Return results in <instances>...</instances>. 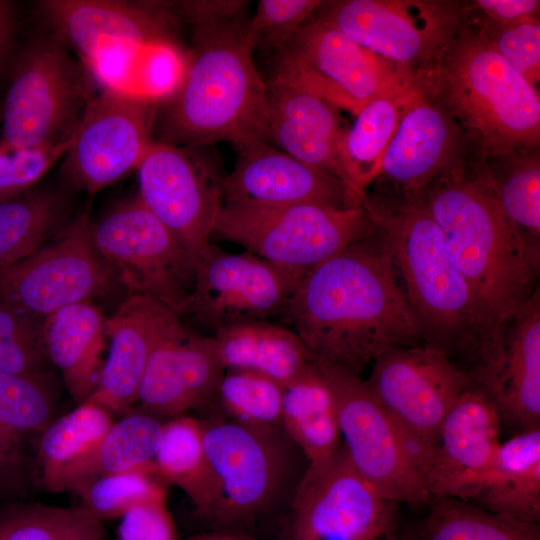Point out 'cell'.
Here are the masks:
<instances>
[{
  "mask_svg": "<svg viewBox=\"0 0 540 540\" xmlns=\"http://www.w3.org/2000/svg\"><path fill=\"white\" fill-rule=\"evenodd\" d=\"M235 149V166L221 182L222 203L262 207L315 203L341 209L362 206L364 195L349 184L267 142H250Z\"/></svg>",
  "mask_w": 540,
  "mask_h": 540,
  "instance_id": "cell-21",
  "label": "cell"
},
{
  "mask_svg": "<svg viewBox=\"0 0 540 540\" xmlns=\"http://www.w3.org/2000/svg\"><path fill=\"white\" fill-rule=\"evenodd\" d=\"M244 16L192 25L186 74L158 104L154 141L179 147L267 142L266 80L257 70Z\"/></svg>",
  "mask_w": 540,
  "mask_h": 540,
  "instance_id": "cell-3",
  "label": "cell"
},
{
  "mask_svg": "<svg viewBox=\"0 0 540 540\" xmlns=\"http://www.w3.org/2000/svg\"><path fill=\"white\" fill-rule=\"evenodd\" d=\"M58 384L51 372H0V486L14 482L24 466V444L56 419Z\"/></svg>",
  "mask_w": 540,
  "mask_h": 540,
  "instance_id": "cell-31",
  "label": "cell"
},
{
  "mask_svg": "<svg viewBox=\"0 0 540 540\" xmlns=\"http://www.w3.org/2000/svg\"><path fill=\"white\" fill-rule=\"evenodd\" d=\"M468 502L517 521H540V428L501 443Z\"/></svg>",
  "mask_w": 540,
  "mask_h": 540,
  "instance_id": "cell-28",
  "label": "cell"
},
{
  "mask_svg": "<svg viewBox=\"0 0 540 540\" xmlns=\"http://www.w3.org/2000/svg\"><path fill=\"white\" fill-rule=\"evenodd\" d=\"M417 195L473 293L481 327L478 345L536 291L539 256L504 215L481 172L466 174L455 165Z\"/></svg>",
  "mask_w": 540,
  "mask_h": 540,
  "instance_id": "cell-2",
  "label": "cell"
},
{
  "mask_svg": "<svg viewBox=\"0 0 540 540\" xmlns=\"http://www.w3.org/2000/svg\"><path fill=\"white\" fill-rule=\"evenodd\" d=\"M187 64L188 51L176 40L155 43L138 58L134 90L160 103L179 87Z\"/></svg>",
  "mask_w": 540,
  "mask_h": 540,
  "instance_id": "cell-45",
  "label": "cell"
},
{
  "mask_svg": "<svg viewBox=\"0 0 540 540\" xmlns=\"http://www.w3.org/2000/svg\"><path fill=\"white\" fill-rule=\"evenodd\" d=\"M99 89L54 36L32 42L9 84L0 145L34 147L69 140Z\"/></svg>",
  "mask_w": 540,
  "mask_h": 540,
  "instance_id": "cell-8",
  "label": "cell"
},
{
  "mask_svg": "<svg viewBox=\"0 0 540 540\" xmlns=\"http://www.w3.org/2000/svg\"><path fill=\"white\" fill-rule=\"evenodd\" d=\"M16 27V11L11 1L0 0V73L8 58Z\"/></svg>",
  "mask_w": 540,
  "mask_h": 540,
  "instance_id": "cell-51",
  "label": "cell"
},
{
  "mask_svg": "<svg viewBox=\"0 0 540 540\" xmlns=\"http://www.w3.org/2000/svg\"><path fill=\"white\" fill-rule=\"evenodd\" d=\"M140 54L109 52L79 61L99 90L114 88L135 91V73Z\"/></svg>",
  "mask_w": 540,
  "mask_h": 540,
  "instance_id": "cell-48",
  "label": "cell"
},
{
  "mask_svg": "<svg viewBox=\"0 0 540 540\" xmlns=\"http://www.w3.org/2000/svg\"><path fill=\"white\" fill-rule=\"evenodd\" d=\"M362 205L387 241L424 344L447 354L474 351L481 335L475 298L418 195L364 194Z\"/></svg>",
  "mask_w": 540,
  "mask_h": 540,
  "instance_id": "cell-4",
  "label": "cell"
},
{
  "mask_svg": "<svg viewBox=\"0 0 540 540\" xmlns=\"http://www.w3.org/2000/svg\"><path fill=\"white\" fill-rule=\"evenodd\" d=\"M319 0H260L248 22V36L254 49L275 53L286 45L311 19Z\"/></svg>",
  "mask_w": 540,
  "mask_h": 540,
  "instance_id": "cell-43",
  "label": "cell"
},
{
  "mask_svg": "<svg viewBox=\"0 0 540 540\" xmlns=\"http://www.w3.org/2000/svg\"><path fill=\"white\" fill-rule=\"evenodd\" d=\"M62 540H104V530L101 522L87 513Z\"/></svg>",
  "mask_w": 540,
  "mask_h": 540,
  "instance_id": "cell-52",
  "label": "cell"
},
{
  "mask_svg": "<svg viewBox=\"0 0 540 540\" xmlns=\"http://www.w3.org/2000/svg\"><path fill=\"white\" fill-rule=\"evenodd\" d=\"M442 84L449 114L476 140L484 156L537 148L540 99L482 32H461L445 53Z\"/></svg>",
  "mask_w": 540,
  "mask_h": 540,
  "instance_id": "cell-5",
  "label": "cell"
},
{
  "mask_svg": "<svg viewBox=\"0 0 540 540\" xmlns=\"http://www.w3.org/2000/svg\"><path fill=\"white\" fill-rule=\"evenodd\" d=\"M42 324L43 320L0 305V372L15 375L50 372Z\"/></svg>",
  "mask_w": 540,
  "mask_h": 540,
  "instance_id": "cell-41",
  "label": "cell"
},
{
  "mask_svg": "<svg viewBox=\"0 0 540 540\" xmlns=\"http://www.w3.org/2000/svg\"><path fill=\"white\" fill-rule=\"evenodd\" d=\"M305 273L250 252L231 254L211 245L197 264L186 314L215 332L242 322L266 321L284 311Z\"/></svg>",
  "mask_w": 540,
  "mask_h": 540,
  "instance_id": "cell-16",
  "label": "cell"
},
{
  "mask_svg": "<svg viewBox=\"0 0 540 540\" xmlns=\"http://www.w3.org/2000/svg\"><path fill=\"white\" fill-rule=\"evenodd\" d=\"M497 33L482 31L494 50L531 85L540 79V23L538 18L510 26Z\"/></svg>",
  "mask_w": 540,
  "mask_h": 540,
  "instance_id": "cell-46",
  "label": "cell"
},
{
  "mask_svg": "<svg viewBox=\"0 0 540 540\" xmlns=\"http://www.w3.org/2000/svg\"><path fill=\"white\" fill-rule=\"evenodd\" d=\"M265 108L269 140L304 164L346 182L339 160L346 128L337 107L297 86L266 80Z\"/></svg>",
  "mask_w": 540,
  "mask_h": 540,
  "instance_id": "cell-26",
  "label": "cell"
},
{
  "mask_svg": "<svg viewBox=\"0 0 540 540\" xmlns=\"http://www.w3.org/2000/svg\"><path fill=\"white\" fill-rule=\"evenodd\" d=\"M112 423L110 410L88 400L54 419L38 438V472L43 488L54 493L74 492L85 481Z\"/></svg>",
  "mask_w": 540,
  "mask_h": 540,
  "instance_id": "cell-27",
  "label": "cell"
},
{
  "mask_svg": "<svg viewBox=\"0 0 540 540\" xmlns=\"http://www.w3.org/2000/svg\"><path fill=\"white\" fill-rule=\"evenodd\" d=\"M267 80L302 88L353 115L374 99L415 85L408 70L312 17L272 54Z\"/></svg>",
  "mask_w": 540,
  "mask_h": 540,
  "instance_id": "cell-9",
  "label": "cell"
},
{
  "mask_svg": "<svg viewBox=\"0 0 540 540\" xmlns=\"http://www.w3.org/2000/svg\"><path fill=\"white\" fill-rule=\"evenodd\" d=\"M225 372L214 338L179 321L152 352L137 402L157 418L181 416L214 400Z\"/></svg>",
  "mask_w": 540,
  "mask_h": 540,
  "instance_id": "cell-22",
  "label": "cell"
},
{
  "mask_svg": "<svg viewBox=\"0 0 540 540\" xmlns=\"http://www.w3.org/2000/svg\"><path fill=\"white\" fill-rule=\"evenodd\" d=\"M474 4L497 26L536 19L540 8L538 0H477Z\"/></svg>",
  "mask_w": 540,
  "mask_h": 540,
  "instance_id": "cell-50",
  "label": "cell"
},
{
  "mask_svg": "<svg viewBox=\"0 0 540 540\" xmlns=\"http://www.w3.org/2000/svg\"><path fill=\"white\" fill-rule=\"evenodd\" d=\"M536 148L501 156L499 168L481 174L490 185L504 215L529 248L540 256V161Z\"/></svg>",
  "mask_w": 540,
  "mask_h": 540,
  "instance_id": "cell-37",
  "label": "cell"
},
{
  "mask_svg": "<svg viewBox=\"0 0 540 540\" xmlns=\"http://www.w3.org/2000/svg\"><path fill=\"white\" fill-rule=\"evenodd\" d=\"M373 363L365 381L374 397L399 422L436 445L448 411L472 386L469 372L426 344L391 348Z\"/></svg>",
  "mask_w": 540,
  "mask_h": 540,
  "instance_id": "cell-17",
  "label": "cell"
},
{
  "mask_svg": "<svg viewBox=\"0 0 540 540\" xmlns=\"http://www.w3.org/2000/svg\"><path fill=\"white\" fill-rule=\"evenodd\" d=\"M91 239L119 283L186 314L198 263L138 196L91 223Z\"/></svg>",
  "mask_w": 540,
  "mask_h": 540,
  "instance_id": "cell-10",
  "label": "cell"
},
{
  "mask_svg": "<svg viewBox=\"0 0 540 540\" xmlns=\"http://www.w3.org/2000/svg\"><path fill=\"white\" fill-rule=\"evenodd\" d=\"M65 205L51 191L35 190L0 201V270L31 255L62 229Z\"/></svg>",
  "mask_w": 540,
  "mask_h": 540,
  "instance_id": "cell-36",
  "label": "cell"
},
{
  "mask_svg": "<svg viewBox=\"0 0 540 540\" xmlns=\"http://www.w3.org/2000/svg\"><path fill=\"white\" fill-rule=\"evenodd\" d=\"M206 147L155 142L137 167L143 205L197 263L208 253L222 205L223 176Z\"/></svg>",
  "mask_w": 540,
  "mask_h": 540,
  "instance_id": "cell-13",
  "label": "cell"
},
{
  "mask_svg": "<svg viewBox=\"0 0 540 540\" xmlns=\"http://www.w3.org/2000/svg\"><path fill=\"white\" fill-rule=\"evenodd\" d=\"M158 104L133 90H99L64 156L63 172L69 182L94 195L136 170L154 143Z\"/></svg>",
  "mask_w": 540,
  "mask_h": 540,
  "instance_id": "cell-12",
  "label": "cell"
},
{
  "mask_svg": "<svg viewBox=\"0 0 540 540\" xmlns=\"http://www.w3.org/2000/svg\"><path fill=\"white\" fill-rule=\"evenodd\" d=\"M40 11L57 38L79 60L101 53L140 54L176 40L173 2L131 0H44Z\"/></svg>",
  "mask_w": 540,
  "mask_h": 540,
  "instance_id": "cell-20",
  "label": "cell"
},
{
  "mask_svg": "<svg viewBox=\"0 0 540 540\" xmlns=\"http://www.w3.org/2000/svg\"><path fill=\"white\" fill-rule=\"evenodd\" d=\"M248 1L187 0L173 2L178 17L192 25L238 19L244 16Z\"/></svg>",
  "mask_w": 540,
  "mask_h": 540,
  "instance_id": "cell-49",
  "label": "cell"
},
{
  "mask_svg": "<svg viewBox=\"0 0 540 540\" xmlns=\"http://www.w3.org/2000/svg\"><path fill=\"white\" fill-rule=\"evenodd\" d=\"M164 482L154 465L97 476L83 483L74 493L80 498V507L102 522L121 518L137 505L166 502Z\"/></svg>",
  "mask_w": 540,
  "mask_h": 540,
  "instance_id": "cell-39",
  "label": "cell"
},
{
  "mask_svg": "<svg viewBox=\"0 0 540 540\" xmlns=\"http://www.w3.org/2000/svg\"><path fill=\"white\" fill-rule=\"evenodd\" d=\"M500 423L494 404L473 385L459 396L438 432L426 476L430 500L468 499L497 454Z\"/></svg>",
  "mask_w": 540,
  "mask_h": 540,
  "instance_id": "cell-23",
  "label": "cell"
},
{
  "mask_svg": "<svg viewBox=\"0 0 540 540\" xmlns=\"http://www.w3.org/2000/svg\"><path fill=\"white\" fill-rule=\"evenodd\" d=\"M213 338L226 370L253 372L282 387L314 365V357L294 331L267 321L234 324Z\"/></svg>",
  "mask_w": 540,
  "mask_h": 540,
  "instance_id": "cell-30",
  "label": "cell"
},
{
  "mask_svg": "<svg viewBox=\"0 0 540 540\" xmlns=\"http://www.w3.org/2000/svg\"><path fill=\"white\" fill-rule=\"evenodd\" d=\"M188 540H247L230 533H206L191 537Z\"/></svg>",
  "mask_w": 540,
  "mask_h": 540,
  "instance_id": "cell-53",
  "label": "cell"
},
{
  "mask_svg": "<svg viewBox=\"0 0 540 540\" xmlns=\"http://www.w3.org/2000/svg\"><path fill=\"white\" fill-rule=\"evenodd\" d=\"M204 448L214 472L219 499L210 519L222 524L244 521L276 499L286 461L274 430L233 420L203 424Z\"/></svg>",
  "mask_w": 540,
  "mask_h": 540,
  "instance_id": "cell-18",
  "label": "cell"
},
{
  "mask_svg": "<svg viewBox=\"0 0 540 540\" xmlns=\"http://www.w3.org/2000/svg\"><path fill=\"white\" fill-rule=\"evenodd\" d=\"M472 385L494 404L501 420L523 431L540 428L539 288L474 350Z\"/></svg>",
  "mask_w": 540,
  "mask_h": 540,
  "instance_id": "cell-19",
  "label": "cell"
},
{
  "mask_svg": "<svg viewBox=\"0 0 540 540\" xmlns=\"http://www.w3.org/2000/svg\"><path fill=\"white\" fill-rule=\"evenodd\" d=\"M105 318L91 301L66 306L43 320L42 335L51 364L78 404L94 391L104 349Z\"/></svg>",
  "mask_w": 540,
  "mask_h": 540,
  "instance_id": "cell-29",
  "label": "cell"
},
{
  "mask_svg": "<svg viewBox=\"0 0 540 540\" xmlns=\"http://www.w3.org/2000/svg\"><path fill=\"white\" fill-rule=\"evenodd\" d=\"M314 360L331 391L342 443L358 473L390 502L429 503L423 474L434 445L393 417L359 374Z\"/></svg>",
  "mask_w": 540,
  "mask_h": 540,
  "instance_id": "cell-6",
  "label": "cell"
},
{
  "mask_svg": "<svg viewBox=\"0 0 540 540\" xmlns=\"http://www.w3.org/2000/svg\"><path fill=\"white\" fill-rule=\"evenodd\" d=\"M284 312L314 359L359 375L383 352L421 339L376 225L307 271Z\"/></svg>",
  "mask_w": 540,
  "mask_h": 540,
  "instance_id": "cell-1",
  "label": "cell"
},
{
  "mask_svg": "<svg viewBox=\"0 0 540 540\" xmlns=\"http://www.w3.org/2000/svg\"><path fill=\"white\" fill-rule=\"evenodd\" d=\"M407 540H540L539 524L525 523L451 497L433 498Z\"/></svg>",
  "mask_w": 540,
  "mask_h": 540,
  "instance_id": "cell-35",
  "label": "cell"
},
{
  "mask_svg": "<svg viewBox=\"0 0 540 540\" xmlns=\"http://www.w3.org/2000/svg\"><path fill=\"white\" fill-rule=\"evenodd\" d=\"M180 317L153 298L133 294L105 320L109 354L88 401L113 412L137 402L139 388L156 345Z\"/></svg>",
  "mask_w": 540,
  "mask_h": 540,
  "instance_id": "cell-24",
  "label": "cell"
},
{
  "mask_svg": "<svg viewBox=\"0 0 540 540\" xmlns=\"http://www.w3.org/2000/svg\"><path fill=\"white\" fill-rule=\"evenodd\" d=\"M155 465L165 482L187 495L198 514L210 517L219 489L205 452L202 423L183 415L163 423Z\"/></svg>",
  "mask_w": 540,
  "mask_h": 540,
  "instance_id": "cell-33",
  "label": "cell"
},
{
  "mask_svg": "<svg viewBox=\"0 0 540 540\" xmlns=\"http://www.w3.org/2000/svg\"><path fill=\"white\" fill-rule=\"evenodd\" d=\"M281 424L310 463L327 459L340 445L334 400L315 360L310 371L283 387Z\"/></svg>",
  "mask_w": 540,
  "mask_h": 540,
  "instance_id": "cell-34",
  "label": "cell"
},
{
  "mask_svg": "<svg viewBox=\"0 0 540 540\" xmlns=\"http://www.w3.org/2000/svg\"><path fill=\"white\" fill-rule=\"evenodd\" d=\"M69 144L70 139L34 147L0 145V201L33 189L53 165L64 158Z\"/></svg>",
  "mask_w": 540,
  "mask_h": 540,
  "instance_id": "cell-44",
  "label": "cell"
},
{
  "mask_svg": "<svg viewBox=\"0 0 540 540\" xmlns=\"http://www.w3.org/2000/svg\"><path fill=\"white\" fill-rule=\"evenodd\" d=\"M418 89L414 85L372 100L345 129L339 145L340 165L346 182L360 194L378 178L385 151Z\"/></svg>",
  "mask_w": 540,
  "mask_h": 540,
  "instance_id": "cell-32",
  "label": "cell"
},
{
  "mask_svg": "<svg viewBox=\"0 0 540 540\" xmlns=\"http://www.w3.org/2000/svg\"><path fill=\"white\" fill-rule=\"evenodd\" d=\"M312 18L402 68L446 53L460 23L454 5L424 0L322 1Z\"/></svg>",
  "mask_w": 540,
  "mask_h": 540,
  "instance_id": "cell-14",
  "label": "cell"
},
{
  "mask_svg": "<svg viewBox=\"0 0 540 540\" xmlns=\"http://www.w3.org/2000/svg\"><path fill=\"white\" fill-rule=\"evenodd\" d=\"M396 505L358 473L341 442L309 463L294 496L290 540H379L394 528Z\"/></svg>",
  "mask_w": 540,
  "mask_h": 540,
  "instance_id": "cell-15",
  "label": "cell"
},
{
  "mask_svg": "<svg viewBox=\"0 0 540 540\" xmlns=\"http://www.w3.org/2000/svg\"><path fill=\"white\" fill-rule=\"evenodd\" d=\"M86 514L80 506L13 504L0 510V540H62Z\"/></svg>",
  "mask_w": 540,
  "mask_h": 540,
  "instance_id": "cell-42",
  "label": "cell"
},
{
  "mask_svg": "<svg viewBox=\"0 0 540 540\" xmlns=\"http://www.w3.org/2000/svg\"><path fill=\"white\" fill-rule=\"evenodd\" d=\"M120 540H177L166 502L137 505L127 511L118 527Z\"/></svg>",
  "mask_w": 540,
  "mask_h": 540,
  "instance_id": "cell-47",
  "label": "cell"
},
{
  "mask_svg": "<svg viewBox=\"0 0 540 540\" xmlns=\"http://www.w3.org/2000/svg\"><path fill=\"white\" fill-rule=\"evenodd\" d=\"M456 121L418 89L383 156L378 178L392 192L415 195L456 165ZM376 182V181H375Z\"/></svg>",
  "mask_w": 540,
  "mask_h": 540,
  "instance_id": "cell-25",
  "label": "cell"
},
{
  "mask_svg": "<svg viewBox=\"0 0 540 540\" xmlns=\"http://www.w3.org/2000/svg\"><path fill=\"white\" fill-rule=\"evenodd\" d=\"M91 223L86 214L79 216L52 243L0 270V305L44 320L119 284L93 245Z\"/></svg>",
  "mask_w": 540,
  "mask_h": 540,
  "instance_id": "cell-11",
  "label": "cell"
},
{
  "mask_svg": "<svg viewBox=\"0 0 540 540\" xmlns=\"http://www.w3.org/2000/svg\"><path fill=\"white\" fill-rule=\"evenodd\" d=\"M162 427L163 423L157 417L142 410L113 422L83 483L97 476L154 466Z\"/></svg>",
  "mask_w": 540,
  "mask_h": 540,
  "instance_id": "cell-38",
  "label": "cell"
},
{
  "mask_svg": "<svg viewBox=\"0 0 540 540\" xmlns=\"http://www.w3.org/2000/svg\"><path fill=\"white\" fill-rule=\"evenodd\" d=\"M374 228L362 206L303 203L262 207L222 203L212 235L269 262L307 272Z\"/></svg>",
  "mask_w": 540,
  "mask_h": 540,
  "instance_id": "cell-7",
  "label": "cell"
},
{
  "mask_svg": "<svg viewBox=\"0 0 540 540\" xmlns=\"http://www.w3.org/2000/svg\"><path fill=\"white\" fill-rule=\"evenodd\" d=\"M283 387L248 371L226 370L214 399L230 420L275 430L281 424Z\"/></svg>",
  "mask_w": 540,
  "mask_h": 540,
  "instance_id": "cell-40",
  "label": "cell"
}]
</instances>
